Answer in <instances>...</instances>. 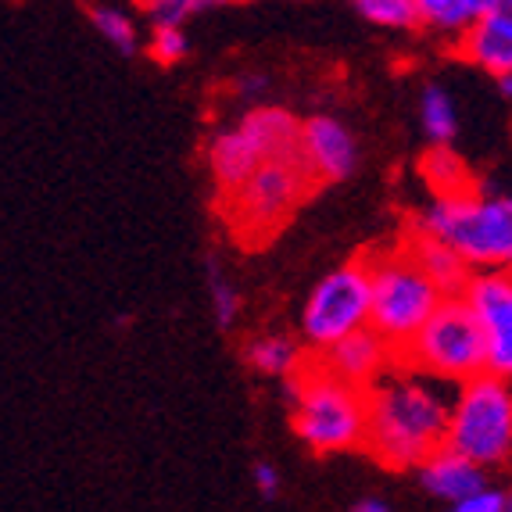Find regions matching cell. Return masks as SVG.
Masks as SVG:
<instances>
[{
    "label": "cell",
    "instance_id": "cell-31",
    "mask_svg": "<svg viewBox=\"0 0 512 512\" xmlns=\"http://www.w3.org/2000/svg\"><path fill=\"white\" fill-rule=\"evenodd\" d=\"M505 512H512V487L505 491Z\"/></svg>",
    "mask_w": 512,
    "mask_h": 512
},
{
    "label": "cell",
    "instance_id": "cell-22",
    "mask_svg": "<svg viewBox=\"0 0 512 512\" xmlns=\"http://www.w3.org/2000/svg\"><path fill=\"white\" fill-rule=\"evenodd\" d=\"M366 22L380 29H412L419 26V0H359L355 4Z\"/></svg>",
    "mask_w": 512,
    "mask_h": 512
},
{
    "label": "cell",
    "instance_id": "cell-27",
    "mask_svg": "<svg viewBox=\"0 0 512 512\" xmlns=\"http://www.w3.org/2000/svg\"><path fill=\"white\" fill-rule=\"evenodd\" d=\"M265 90H269V79L265 76H240L237 86H233V94H237L244 104H251V108H262Z\"/></svg>",
    "mask_w": 512,
    "mask_h": 512
},
{
    "label": "cell",
    "instance_id": "cell-29",
    "mask_svg": "<svg viewBox=\"0 0 512 512\" xmlns=\"http://www.w3.org/2000/svg\"><path fill=\"white\" fill-rule=\"evenodd\" d=\"M351 512H394L384 498H359V502L351 505Z\"/></svg>",
    "mask_w": 512,
    "mask_h": 512
},
{
    "label": "cell",
    "instance_id": "cell-10",
    "mask_svg": "<svg viewBox=\"0 0 512 512\" xmlns=\"http://www.w3.org/2000/svg\"><path fill=\"white\" fill-rule=\"evenodd\" d=\"M301 154L316 183L348 180L359 165V147L351 129L333 115H312L301 122Z\"/></svg>",
    "mask_w": 512,
    "mask_h": 512
},
{
    "label": "cell",
    "instance_id": "cell-26",
    "mask_svg": "<svg viewBox=\"0 0 512 512\" xmlns=\"http://www.w3.org/2000/svg\"><path fill=\"white\" fill-rule=\"evenodd\" d=\"M448 512H505V491H498V487H487L484 495L455 505V509H448Z\"/></svg>",
    "mask_w": 512,
    "mask_h": 512
},
{
    "label": "cell",
    "instance_id": "cell-12",
    "mask_svg": "<svg viewBox=\"0 0 512 512\" xmlns=\"http://www.w3.org/2000/svg\"><path fill=\"white\" fill-rule=\"evenodd\" d=\"M459 54L491 76H512V0H491L487 15L459 40Z\"/></svg>",
    "mask_w": 512,
    "mask_h": 512
},
{
    "label": "cell",
    "instance_id": "cell-3",
    "mask_svg": "<svg viewBox=\"0 0 512 512\" xmlns=\"http://www.w3.org/2000/svg\"><path fill=\"white\" fill-rule=\"evenodd\" d=\"M287 402L294 409V434L308 452L333 455L366 448L369 398L362 387L344 384L319 359H312L298 376L283 380Z\"/></svg>",
    "mask_w": 512,
    "mask_h": 512
},
{
    "label": "cell",
    "instance_id": "cell-4",
    "mask_svg": "<svg viewBox=\"0 0 512 512\" xmlns=\"http://www.w3.org/2000/svg\"><path fill=\"white\" fill-rule=\"evenodd\" d=\"M373 269V319L369 330L380 333L391 344L394 355H402L419 330L437 316L448 294L430 280L419 262L409 255V248H394L384 255L369 258Z\"/></svg>",
    "mask_w": 512,
    "mask_h": 512
},
{
    "label": "cell",
    "instance_id": "cell-1",
    "mask_svg": "<svg viewBox=\"0 0 512 512\" xmlns=\"http://www.w3.org/2000/svg\"><path fill=\"white\" fill-rule=\"evenodd\" d=\"M369 430L366 452L387 470H419L437 452L448 448L452 427V402L444 384L434 376L394 362L387 376H380L366 391Z\"/></svg>",
    "mask_w": 512,
    "mask_h": 512
},
{
    "label": "cell",
    "instance_id": "cell-17",
    "mask_svg": "<svg viewBox=\"0 0 512 512\" xmlns=\"http://www.w3.org/2000/svg\"><path fill=\"white\" fill-rule=\"evenodd\" d=\"M491 0H419V26L441 36H462L487 15Z\"/></svg>",
    "mask_w": 512,
    "mask_h": 512
},
{
    "label": "cell",
    "instance_id": "cell-15",
    "mask_svg": "<svg viewBox=\"0 0 512 512\" xmlns=\"http://www.w3.org/2000/svg\"><path fill=\"white\" fill-rule=\"evenodd\" d=\"M255 147L265 154V162H291V158H301V122L294 119L287 108H248L237 122Z\"/></svg>",
    "mask_w": 512,
    "mask_h": 512
},
{
    "label": "cell",
    "instance_id": "cell-6",
    "mask_svg": "<svg viewBox=\"0 0 512 512\" xmlns=\"http://www.w3.org/2000/svg\"><path fill=\"white\" fill-rule=\"evenodd\" d=\"M398 362L441 384H470L487 373V341L466 298H444L437 316L398 355Z\"/></svg>",
    "mask_w": 512,
    "mask_h": 512
},
{
    "label": "cell",
    "instance_id": "cell-23",
    "mask_svg": "<svg viewBox=\"0 0 512 512\" xmlns=\"http://www.w3.org/2000/svg\"><path fill=\"white\" fill-rule=\"evenodd\" d=\"M208 298H212V316L219 330H233L240 316V298L233 291V283L219 269V262H208Z\"/></svg>",
    "mask_w": 512,
    "mask_h": 512
},
{
    "label": "cell",
    "instance_id": "cell-16",
    "mask_svg": "<svg viewBox=\"0 0 512 512\" xmlns=\"http://www.w3.org/2000/svg\"><path fill=\"white\" fill-rule=\"evenodd\" d=\"M405 248H409V255L419 262V269H423V273H427L430 280L448 294V298H462V294H466V287H470V280H473V269L462 262L448 244L427 237V233L409 230Z\"/></svg>",
    "mask_w": 512,
    "mask_h": 512
},
{
    "label": "cell",
    "instance_id": "cell-7",
    "mask_svg": "<svg viewBox=\"0 0 512 512\" xmlns=\"http://www.w3.org/2000/svg\"><path fill=\"white\" fill-rule=\"evenodd\" d=\"M373 319V269L369 258H355L323 276L301 308V341L308 351L326 355Z\"/></svg>",
    "mask_w": 512,
    "mask_h": 512
},
{
    "label": "cell",
    "instance_id": "cell-25",
    "mask_svg": "<svg viewBox=\"0 0 512 512\" xmlns=\"http://www.w3.org/2000/svg\"><path fill=\"white\" fill-rule=\"evenodd\" d=\"M147 54L158 65H180L190 54V40L183 29H151L147 36Z\"/></svg>",
    "mask_w": 512,
    "mask_h": 512
},
{
    "label": "cell",
    "instance_id": "cell-24",
    "mask_svg": "<svg viewBox=\"0 0 512 512\" xmlns=\"http://www.w3.org/2000/svg\"><path fill=\"white\" fill-rule=\"evenodd\" d=\"M212 0H147L144 15L151 22V29H183L190 15L212 11Z\"/></svg>",
    "mask_w": 512,
    "mask_h": 512
},
{
    "label": "cell",
    "instance_id": "cell-28",
    "mask_svg": "<svg viewBox=\"0 0 512 512\" xmlns=\"http://www.w3.org/2000/svg\"><path fill=\"white\" fill-rule=\"evenodd\" d=\"M251 480H255L258 495H262V498H276V495H280V470H276L273 462H255Z\"/></svg>",
    "mask_w": 512,
    "mask_h": 512
},
{
    "label": "cell",
    "instance_id": "cell-11",
    "mask_svg": "<svg viewBox=\"0 0 512 512\" xmlns=\"http://www.w3.org/2000/svg\"><path fill=\"white\" fill-rule=\"evenodd\" d=\"M319 362H323L333 376H341L344 384L369 391L380 376L391 373L398 355H394L391 344H387L380 333L362 330V333H355V337H348L344 344H337L333 351L319 355Z\"/></svg>",
    "mask_w": 512,
    "mask_h": 512
},
{
    "label": "cell",
    "instance_id": "cell-19",
    "mask_svg": "<svg viewBox=\"0 0 512 512\" xmlns=\"http://www.w3.org/2000/svg\"><path fill=\"white\" fill-rule=\"evenodd\" d=\"M419 122H423V133L430 137L434 147H452V140L459 137V108H455V97L437 83L423 86L419 94Z\"/></svg>",
    "mask_w": 512,
    "mask_h": 512
},
{
    "label": "cell",
    "instance_id": "cell-20",
    "mask_svg": "<svg viewBox=\"0 0 512 512\" xmlns=\"http://www.w3.org/2000/svg\"><path fill=\"white\" fill-rule=\"evenodd\" d=\"M419 169H423V180L434 190V197H452L462 194V190H473L470 172H466V165H462V158L452 147H430L423 154Z\"/></svg>",
    "mask_w": 512,
    "mask_h": 512
},
{
    "label": "cell",
    "instance_id": "cell-21",
    "mask_svg": "<svg viewBox=\"0 0 512 512\" xmlns=\"http://www.w3.org/2000/svg\"><path fill=\"white\" fill-rule=\"evenodd\" d=\"M86 15H90L94 29L111 43V47H115V51L126 54V58L129 54H137L140 33H137V18L129 15V11L115 8V4H90Z\"/></svg>",
    "mask_w": 512,
    "mask_h": 512
},
{
    "label": "cell",
    "instance_id": "cell-5",
    "mask_svg": "<svg viewBox=\"0 0 512 512\" xmlns=\"http://www.w3.org/2000/svg\"><path fill=\"white\" fill-rule=\"evenodd\" d=\"M448 448L477 462L480 470L512 466V384L484 373L455 391Z\"/></svg>",
    "mask_w": 512,
    "mask_h": 512
},
{
    "label": "cell",
    "instance_id": "cell-13",
    "mask_svg": "<svg viewBox=\"0 0 512 512\" xmlns=\"http://www.w3.org/2000/svg\"><path fill=\"white\" fill-rule=\"evenodd\" d=\"M416 473H419V487H423L430 498H437V502L452 505V509L462 502H470V498L484 495L487 487H491L487 470H480L477 462L452 452V448L437 452L434 459L423 462Z\"/></svg>",
    "mask_w": 512,
    "mask_h": 512
},
{
    "label": "cell",
    "instance_id": "cell-8",
    "mask_svg": "<svg viewBox=\"0 0 512 512\" xmlns=\"http://www.w3.org/2000/svg\"><path fill=\"white\" fill-rule=\"evenodd\" d=\"M312 183H316V176L308 172L305 154L291 158V162H265L251 176L248 187L222 197V215L244 244H262L291 219L294 208L308 197Z\"/></svg>",
    "mask_w": 512,
    "mask_h": 512
},
{
    "label": "cell",
    "instance_id": "cell-14",
    "mask_svg": "<svg viewBox=\"0 0 512 512\" xmlns=\"http://www.w3.org/2000/svg\"><path fill=\"white\" fill-rule=\"evenodd\" d=\"M265 165V154L255 147V140L240 126L219 129L208 140V172H212L215 187L222 197L237 194L240 187H248L251 176Z\"/></svg>",
    "mask_w": 512,
    "mask_h": 512
},
{
    "label": "cell",
    "instance_id": "cell-30",
    "mask_svg": "<svg viewBox=\"0 0 512 512\" xmlns=\"http://www.w3.org/2000/svg\"><path fill=\"white\" fill-rule=\"evenodd\" d=\"M498 90H502L505 97L512 101V76H505V79H498Z\"/></svg>",
    "mask_w": 512,
    "mask_h": 512
},
{
    "label": "cell",
    "instance_id": "cell-2",
    "mask_svg": "<svg viewBox=\"0 0 512 512\" xmlns=\"http://www.w3.org/2000/svg\"><path fill=\"white\" fill-rule=\"evenodd\" d=\"M412 230L448 244L473 273H512V194L473 187L434 197L416 212Z\"/></svg>",
    "mask_w": 512,
    "mask_h": 512
},
{
    "label": "cell",
    "instance_id": "cell-9",
    "mask_svg": "<svg viewBox=\"0 0 512 512\" xmlns=\"http://www.w3.org/2000/svg\"><path fill=\"white\" fill-rule=\"evenodd\" d=\"M462 298L487 341V373L512 384V273H473Z\"/></svg>",
    "mask_w": 512,
    "mask_h": 512
},
{
    "label": "cell",
    "instance_id": "cell-18",
    "mask_svg": "<svg viewBox=\"0 0 512 512\" xmlns=\"http://www.w3.org/2000/svg\"><path fill=\"white\" fill-rule=\"evenodd\" d=\"M244 359H248V366L255 369V373L262 376H276V380H291V376H298L301 369L308 366L305 359H301V344L294 341V337H276V333H269V337H258V341H251L248 348H244Z\"/></svg>",
    "mask_w": 512,
    "mask_h": 512
}]
</instances>
